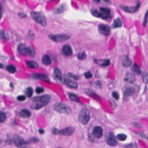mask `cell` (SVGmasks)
<instances>
[{
  "instance_id": "1",
  "label": "cell",
  "mask_w": 148,
  "mask_h": 148,
  "mask_svg": "<svg viewBox=\"0 0 148 148\" xmlns=\"http://www.w3.org/2000/svg\"><path fill=\"white\" fill-rule=\"evenodd\" d=\"M17 49L19 53L24 56L33 57L35 54L34 49L32 47L27 46L24 43H20L17 47Z\"/></svg>"
},
{
  "instance_id": "2",
  "label": "cell",
  "mask_w": 148,
  "mask_h": 148,
  "mask_svg": "<svg viewBox=\"0 0 148 148\" xmlns=\"http://www.w3.org/2000/svg\"><path fill=\"white\" fill-rule=\"evenodd\" d=\"M51 98L49 95H44L41 96L36 97L34 99L35 102H36V104L34 108L39 109L47 105L50 101Z\"/></svg>"
},
{
  "instance_id": "3",
  "label": "cell",
  "mask_w": 148,
  "mask_h": 148,
  "mask_svg": "<svg viewBox=\"0 0 148 148\" xmlns=\"http://www.w3.org/2000/svg\"><path fill=\"white\" fill-rule=\"evenodd\" d=\"M32 18L36 23L40 24L41 26H45L47 25V20L45 16L43 13L40 12L32 11L31 13Z\"/></svg>"
},
{
  "instance_id": "4",
  "label": "cell",
  "mask_w": 148,
  "mask_h": 148,
  "mask_svg": "<svg viewBox=\"0 0 148 148\" xmlns=\"http://www.w3.org/2000/svg\"><path fill=\"white\" fill-rule=\"evenodd\" d=\"M90 118L89 110L87 109H83L81 110L79 116L78 120L79 121L83 124H85L88 123Z\"/></svg>"
},
{
  "instance_id": "5",
  "label": "cell",
  "mask_w": 148,
  "mask_h": 148,
  "mask_svg": "<svg viewBox=\"0 0 148 148\" xmlns=\"http://www.w3.org/2000/svg\"><path fill=\"white\" fill-rule=\"evenodd\" d=\"M54 109L60 113L69 114L71 113V109L69 106L62 103H55L54 106Z\"/></svg>"
},
{
  "instance_id": "6",
  "label": "cell",
  "mask_w": 148,
  "mask_h": 148,
  "mask_svg": "<svg viewBox=\"0 0 148 148\" xmlns=\"http://www.w3.org/2000/svg\"><path fill=\"white\" fill-rule=\"evenodd\" d=\"M49 37L54 42L61 43L66 41L70 39V36L66 34H57L50 35Z\"/></svg>"
},
{
  "instance_id": "7",
  "label": "cell",
  "mask_w": 148,
  "mask_h": 148,
  "mask_svg": "<svg viewBox=\"0 0 148 148\" xmlns=\"http://www.w3.org/2000/svg\"><path fill=\"white\" fill-rule=\"evenodd\" d=\"M74 130L75 129L74 127H69L60 130H53V133L54 134H57L63 136H71L74 133Z\"/></svg>"
},
{
  "instance_id": "8",
  "label": "cell",
  "mask_w": 148,
  "mask_h": 148,
  "mask_svg": "<svg viewBox=\"0 0 148 148\" xmlns=\"http://www.w3.org/2000/svg\"><path fill=\"white\" fill-rule=\"evenodd\" d=\"M140 3L139 2L136 6L133 7H129L126 6H121V8L122 10L129 13H133L136 12L140 8Z\"/></svg>"
},
{
  "instance_id": "9",
  "label": "cell",
  "mask_w": 148,
  "mask_h": 148,
  "mask_svg": "<svg viewBox=\"0 0 148 148\" xmlns=\"http://www.w3.org/2000/svg\"><path fill=\"white\" fill-rule=\"evenodd\" d=\"M98 31L102 34L107 36L110 33V28L105 24H100L98 26Z\"/></svg>"
},
{
  "instance_id": "10",
  "label": "cell",
  "mask_w": 148,
  "mask_h": 148,
  "mask_svg": "<svg viewBox=\"0 0 148 148\" xmlns=\"http://www.w3.org/2000/svg\"><path fill=\"white\" fill-rule=\"evenodd\" d=\"M107 143L111 147H115L117 145V140L113 133H109L108 135L107 138Z\"/></svg>"
},
{
  "instance_id": "11",
  "label": "cell",
  "mask_w": 148,
  "mask_h": 148,
  "mask_svg": "<svg viewBox=\"0 0 148 148\" xmlns=\"http://www.w3.org/2000/svg\"><path fill=\"white\" fill-rule=\"evenodd\" d=\"M14 143L17 147H21L26 144L24 139L18 135H16L14 137Z\"/></svg>"
},
{
  "instance_id": "12",
  "label": "cell",
  "mask_w": 148,
  "mask_h": 148,
  "mask_svg": "<svg viewBox=\"0 0 148 148\" xmlns=\"http://www.w3.org/2000/svg\"><path fill=\"white\" fill-rule=\"evenodd\" d=\"M100 12L101 14V17L102 19L107 20L110 18V9L106 7H101L100 8Z\"/></svg>"
},
{
  "instance_id": "13",
  "label": "cell",
  "mask_w": 148,
  "mask_h": 148,
  "mask_svg": "<svg viewBox=\"0 0 148 148\" xmlns=\"http://www.w3.org/2000/svg\"><path fill=\"white\" fill-rule=\"evenodd\" d=\"M64 83L66 85L71 88L76 89L78 87L77 83L73 81L69 78H65L64 79Z\"/></svg>"
},
{
  "instance_id": "14",
  "label": "cell",
  "mask_w": 148,
  "mask_h": 148,
  "mask_svg": "<svg viewBox=\"0 0 148 148\" xmlns=\"http://www.w3.org/2000/svg\"><path fill=\"white\" fill-rule=\"evenodd\" d=\"M32 77L33 78L35 79H40L46 81L47 82H49V80L48 77L46 75L44 74H40V73H35L33 74Z\"/></svg>"
},
{
  "instance_id": "15",
  "label": "cell",
  "mask_w": 148,
  "mask_h": 148,
  "mask_svg": "<svg viewBox=\"0 0 148 148\" xmlns=\"http://www.w3.org/2000/svg\"><path fill=\"white\" fill-rule=\"evenodd\" d=\"M103 131L102 128L98 126L95 127L93 130V134L97 138H101L103 135Z\"/></svg>"
},
{
  "instance_id": "16",
  "label": "cell",
  "mask_w": 148,
  "mask_h": 148,
  "mask_svg": "<svg viewBox=\"0 0 148 148\" xmlns=\"http://www.w3.org/2000/svg\"><path fill=\"white\" fill-rule=\"evenodd\" d=\"M62 52L65 55L69 56L73 53V49L70 46L66 45L62 47Z\"/></svg>"
},
{
  "instance_id": "17",
  "label": "cell",
  "mask_w": 148,
  "mask_h": 148,
  "mask_svg": "<svg viewBox=\"0 0 148 148\" xmlns=\"http://www.w3.org/2000/svg\"><path fill=\"white\" fill-rule=\"evenodd\" d=\"M53 75L56 80L61 81L62 80V74L60 70L58 68H55L54 69Z\"/></svg>"
},
{
  "instance_id": "18",
  "label": "cell",
  "mask_w": 148,
  "mask_h": 148,
  "mask_svg": "<svg viewBox=\"0 0 148 148\" xmlns=\"http://www.w3.org/2000/svg\"><path fill=\"white\" fill-rule=\"evenodd\" d=\"M95 62L102 67H107L110 65V61L109 59H104V60H95Z\"/></svg>"
},
{
  "instance_id": "19",
  "label": "cell",
  "mask_w": 148,
  "mask_h": 148,
  "mask_svg": "<svg viewBox=\"0 0 148 148\" xmlns=\"http://www.w3.org/2000/svg\"><path fill=\"white\" fill-rule=\"evenodd\" d=\"M135 89L133 87H128L124 91V95L125 97H128L133 95L135 93Z\"/></svg>"
},
{
  "instance_id": "20",
  "label": "cell",
  "mask_w": 148,
  "mask_h": 148,
  "mask_svg": "<svg viewBox=\"0 0 148 148\" xmlns=\"http://www.w3.org/2000/svg\"><path fill=\"white\" fill-rule=\"evenodd\" d=\"M122 26V21L120 18H117L115 20H114L113 24H112V26L114 28L121 27Z\"/></svg>"
},
{
  "instance_id": "21",
  "label": "cell",
  "mask_w": 148,
  "mask_h": 148,
  "mask_svg": "<svg viewBox=\"0 0 148 148\" xmlns=\"http://www.w3.org/2000/svg\"><path fill=\"white\" fill-rule=\"evenodd\" d=\"M20 114L21 117L24 118H29L31 116V113L29 110L26 109H24L21 110Z\"/></svg>"
},
{
  "instance_id": "22",
  "label": "cell",
  "mask_w": 148,
  "mask_h": 148,
  "mask_svg": "<svg viewBox=\"0 0 148 148\" xmlns=\"http://www.w3.org/2000/svg\"><path fill=\"white\" fill-rule=\"evenodd\" d=\"M132 63V61L131 59H129V57L128 56H126L124 58V59L123 60V65L124 67H128L131 66Z\"/></svg>"
},
{
  "instance_id": "23",
  "label": "cell",
  "mask_w": 148,
  "mask_h": 148,
  "mask_svg": "<svg viewBox=\"0 0 148 148\" xmlns=\"http://www.w3.org/2000/svg\"><path fill=\"white\" fill-rule=\"evenodd\" d=\"M26 66L28 67L30 69H36L38 67V65L37 62L33 61H26Z\"/></svg>"
},
{
  "instance_id": "24",
  "label": "cell",
  "mask_w": 148,
  "mask_h": 148,
  "mask_svg": "<svg viewBox=\"0 0 148 148\" xmlns=\"http://www.w3.org/2000/svg\"><path fill=\"white\" fill-rule=\"evenodd\" d=\"M42 62L43 63V64L46 66H48L51 64V60L50 58L48 55H44L42 59Z\"/></svg>"
},
{
  "instance_id": "25",
  "label": "cell",
  "mask_w": 148,
  "mask_h": 148,
  "mask_svg": "<svg viewBox=\"0 0 148 148\" xmlns=\"http://www.w3.org/2000/svg\"><path fill=\"white\" fill-rule=\"evenodd\" d=\"M132 70L135 73H136L137 74H140L141 73L140 67L137 64H134V66H133Z\"/></svg>"
},
{
  "instance_id": "26",
  "label": "cell",
  "mask_w": 148,
  "mask_h": 148,
  "mask_svg": "<svg viewBox=\"0 0 148 148\" xmlns=\"http://www.w3.org/2000/svg\"><path fill=\"white\" fill-rule=\"evenodd\" d=\"M125 80L130 83H133L135 80V77L132 74H128L127 75L126 77L125 78Z\"/></svg>"
},
{
  "instance_id": "27",
  "label": "cell",
  "mask_w": 148,
  "mask_h": 148,
  "mask_svg": "<svg viewBox=\"0 0 148 148\" xmlns=\"http://www.w3.org/2000/svg\"><path fill=\"white\" fill-rule=\"evenodd\" d=\"M25 93L26 94V96L30 98L31 97L33 94V89L31 87H28V88H26V89L25 90Z\"/></svg>"
},
{
  "instance_id": "28",
  "label": "cell",
  "mask_w": 148,
  "mask_h": 148,
  "mask_svg": "<svg viewBox=\"0 0 148 148\" xmlns=\"http://www.w3.org/2000/svg\"><path fill=\"white\" fill-rule=\"evenodd\" d=\"M7 70L10 73H14L17 72V69L14 66L10 65L7 67Z\"/></svg>"
},
{
  "instance_id": "29",
  "label": "cell",
  "mask_w": 148,
  "mask_h": 148,
  "mask_svg": "<svg viewBox=\"0 0 148 148\" xmlns=\"http://www.w3.org/2000/svg\"><path fill=\"white\" fill-rule=\"evenodd\" d=\"M91 13L94 16L97 17H101V14L100 12H99L96 9H92L91 10Z\"/></svg>"
},
{
  "instance_id": "30",
  "label": "cell",
  "mask_w": 148,
  "mask_h": 148,
  "mask_svg": "<svg viewBox=\"0 0 148 148\" xmlns=\"http://www.w3.org/2000/svg\"><path fill=\"white\" fill-rule=\"evenodd\" d=\"M69 98L70 99L73 101L78 102L79 101V98L77 96V95L73 94V93H71L69 95Z\"/></svg>"
},
{
  "instance_id": "31",
  "label": "cell",
  "mask_w": 148,
  "mask_h": 148,
  "mask_svg": "<svg viewBox=\"0 0 148 148\" xmlns=\"http://www.w3.org/2000/svg\"><path fill=\"white\" fill-rule=\"evenodd\" d=\"M117 139L121 141H124L127 138V136L125 134L121 133V134H119L117 135Z\"/></svg>"
},
{
  "instance_id": "32",
  "label": "cell",
  "mask_w": 148,
  "mask_h": 148,
  "mask_svg": "<svg viewBox=\"0 0 148 148\" xmlns=\"http://www.w3.org/2000/svg\"><path fill=\"white\" fill-rule=\"evenodd\" d=\"M6 119V115L3 112H0V123L4 122Z\"/></svg>"
},
{
  "instance_id": "33",
  "label": "cell",
  "mask_w": 148,
  "mask_h": 148,
  "mask_svg": "<svg viewBox=\"0 0 148 148\" xmlns=\"http://www.w3.org/2000/svg\"><path fill=\"white\" fill-rule=\"evenodd\" d=\"M86 54L84 52H83L81 53H79L77 55V58L80 59V60H83L86 59Z\"/></svg>"
},
{
  "instance_id": "34",
  "label": "cell",
  "mask_w": 148,
  "mask_h": 148,
  "mask_svg": "<svg viewBox=\"0 0 148 148\" xmlns=\"http://www.w3.org/2000/svg\"><path fill=\"white\" fill-rule=\"evenodd\" d=\"M143 80L145 83L148 82V73H144L143 75Z\"/></svg>"
},
{
  "instance_id": "35",
  "label": "cell",
  "mask_w": 148,
  "mask_h": 148,
  "mask_svg": "<svg viewBox=\"0 0 148 148\" xmlns=\"http://www.w3.org/2000/svg\"><path fill=\"white\" fill-rule=\"evenodd\" d=\"M84 76L87 79L91 78L92 77V74L90 72H88L87 73H85L84 74Z\"/></svg>"
},
{
  "instance_id": "36",
  "label": "cell",
  "mask_w": 148,
  "mask_h": 148,
  "mask_svg": "<svg viewBox=\"0 0 148 148\" xmlns=\"http://www.w3.org/2000/svg\"><path fill=\"white\" fill-rule=\"evenodd\" d=\"M44 91V88L42 87H37L36 89V92L37 94H39L41 93H43Z\"/></svg>"
},
{
  "instance_id": "37",
  "label": "cell",
  "mask_w": 148,
  "mask_h": 148,
  "mask_svg": "<svg viewBox=\"0 0 148 148\" xmlns=\"http://www.w3.org/2000/svg\"><path fill=\"white\" fill-rule=\"evenodd\" d=\"M112 96L116 100H118L119 98V95L116 91H114L112 93Z\"/></svg>"
},
{
  "instance_id": "38",
  "label": "cell",
  "mask_w": 148,
  "mask_h": 148,
  "mask_svg": "<svg viewBox=\"0 0 148 148\" xmlns=\"http://www.w3.org/2000/svg\"><path fill=\"white\" fill-rule=\"evenodd\" d=\"M17 100L20 101H24L26 99V97L24 95H20L17 97Z\"/></svg>"
},
{
  "instance_id": "39",
  "label": "cell",
  "mask_w": 148,
  "mask_h": 148,
  "mask_svg": "<svg viewBox=\"0 0 148 148\" xmlns=\"http://www.w3.org/2000/svg\"><path fill=\"white\" fill-rule=\"evenodd\" d=\"M148 17V10L147 11L146 14H145V17L144 19V22H143V25L145 26L147 23V17Z\"/></svg>"
},
{
  "instance_id": "40",
  "label": "cell",
  "mask_w": 148,
  "mask_h": 148,
  "mask_svg": "<svg viewBox=\"0 0 148 148\" xmlns=\"http://www.w3.org/2000/svg\"><path fill=\"white\" fill-rule=\"evenodd\" d=\"M69 75L70 77H73V78H74V79L77 80V79L79 78V77H78V76L77 75H76V74H72V73H70L69 74Z\"/></svg>"
},
{
  "instance_id": "41",
  "label": "cell",
  "mask_w": 148,
  "mask_h": 148,
  "mask_svg": "<svg viewBox=\"0 0 148 148\" xmlns=\"http://www.w3.org/2000/svg\"><path fill=\"white\" fill-rule=\"evenodd\" d=\"M2 6L1 4H0V18L1 17L2 15Z\"/></svg>"
},
{
  "instance_id": "42",
  "label": "cell",
  "mask_w": 148,
  "mask_h": 148,
  "mask_svg": "<svg viewBox=\"0 0 148 148\" xmlns=\"http://www.w3.org/2000/svg\"><path fill=\"white\" fill-rule=\"evenodd\" d=\"M39 132H40V133L43 134V133H44V130L43 129H40L39 130Z\"/></svg>"
},
{
  "instance_id": "43",
  "label": "cell",
  "mask_w": 148,
  "mask_h": 148,
  "mask_svg": "<svg viewBox=\"0 0 148 148\" xmlns=\"http://www.w3.org/2000/svg\"><path fill=\"white\" fill-rule=\"evenodd\" d=\"M93 0L96 3H99L100 1V0Z\"/></svg>"
},
{
  "instance_id": "44",
  "label": "cell",
  "mask_w": 148,
  "mask_h": 148,
  "mask_svg": "<svg viewBox=\"0 0 148 148\" xmlns=\"http://www.w3.org/2000/svg\"><path fill=\"white\" fill-rule=\"evenodd\" d=\"M3 67V65L1 64H0V68Z\"/></svg>"
},
{
  "instance_id": "45",
  "label": "cell",
  "mask_w": 148,
  "mask_h": 148,
  "mask_svg": "<svg viewBox=\"0 0 148 148\" xmlns=\"http://www.w3.org/2000/svg\"></svg>"
},
{
  "instance_id": "46",
  "label": "cell",
  "mask_w": 148,
  "mask_h": 148,
  "mask_svg": "<svg viewBox=\"0 0 148 148\" xmlns=\"http://www.w3.org/2000/svg\"></svg>"
}]
</instances>
